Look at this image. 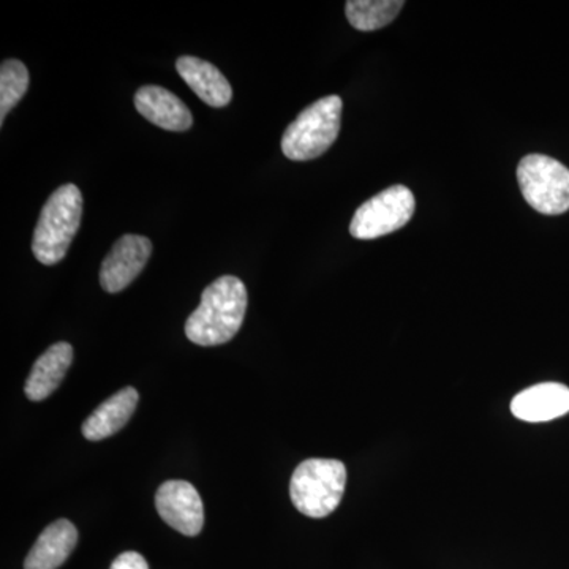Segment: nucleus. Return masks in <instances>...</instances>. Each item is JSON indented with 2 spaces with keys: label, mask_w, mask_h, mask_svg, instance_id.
I'll use <instances>...</instances> for the list:
<instances>
[{
  "label": "nucleus",
  "mask_w": 569,
  "mask_h": 569,
  "mask_svg": "<svg viewBox=\"0 0 569 569\" xmlns=\"http://www.w3.org/2000/svg\"><path fill=\"white\" fill-rule=\"evenodd\" d=\"M247 305L242 280L234 276L220 277L206 288L201 305L187 320V339L200 347L230 342L244 323Z\"/></svg>",
  "instance_id": "nucleus-1"
},
{
  "label": "nucleus",
  "mask_w": 569,
  "mask_h": 569,
  "mask_svg": "<svg viewBox=\"0 0 569 569\" xmlns=\"http://www.w3.org/2000/svg\"><path fill=\"white\" fill-rule=\"evenodd\" d=\"M81 217L80 189L74 183L59 187L41 209L33 233L32 252L40 263L52 266L63 260L80 230Z\"/></svg>",
  "instance_id": "nucleus-2"
},
{
  "label": "nucleus",
  "mask_w": 569,
  "mask_h": 569,
  "mask_svg": "<svg viewBox=\"0 0 569 569\" xmlns=\"http://www.w3.org/2000/svg\"><path fill=\"white\" fill-rule=\"evenodd\" d=\"M346 485L347 468L340 460H305L291 477V501L307 518H328L339 508Z\"/></svg>",
  "instance_id": "nucleus-3"
},
{
  "label": "nucleus",
  "mask_w": 569,
  "mask_h": 569,
  "mask_svg": "<svg viewBox=\"0 0 569 569\" xmlns=\"http://www.w3.org/2000/svg\"><path fill=\"white\" fill-rule=\"evenodd\" d=\"M342 99L328 96L307 107L284 130L282 152L293 162H307L323 156L339 137Z\"/></svg>",
  "instance_id": "nucleus-4"
},
{
  "label": "nucleus",
  "mask_w": 569,
  "mask_h": 569,
  "mask_svg": "<svg viewBox=\"0 0 569 569\" xmlns=\"http://www.w3.org/2000/svg\"><path fill=\"white\" fill-rule=\"evenodd\" d=\"M520 192L535 211L559 216L569 209V170L548 156L523 157L518 167Z\"/></svg>",
  "instance_id": "nucleus-5"
},
{
  "label": "nucleus",
  "mask_w": 569,
  "mask_h": 569,
  "mask_svg": "<svg viewBox=\"0 0 569 569\" xmlns=\"http://www.w3.org/2000/svg\"><path fill=\"white\" fill-rule=\"evenodd\" d=\"M415 206L417 201L408 187H389L359 206L350 223V233L362 241L395 233L410 222Z\"/></svg>",
  "instance_id": "nucleus-6"
},
{
  "label": "nucleus",
  "mask_w": 569,
  "mask_h": 569,
  "mask_svg": "<svg viewBox=\"0 0 569 569\" xmlns=\"http://www.w3.org/2000/svg\"><path fill=\"white\" fill-rule=\"evenodd\" d=\"M156 508L168 526L186 537H197L203 530V501L190 482H163L156 493Z\"/></svg>",
  "instance_id": "nucleus-7"
},
{
  "label": "nucleus",
  "mask_w": 569,
  "mask_h": 569,
  "mask_svg": "<svg viewBox=\"0 0 569 569\" xmlns=\"http://www.w3.org/2000/svg\"><path fill=\"white\" fill-rule=\"evenodd\" d=\"M152 253V242L144 236L126 234L112 246L103 260L100 283L108 293H119L141 274Z\"/></svg>",
  "instance_id": "nucleus-8"
},
{
  "label": "nucleus",
  "mask_w": 569,
  "mask_h": 569,
  "mask_svg": "<svg viewBox=\"0 0 569 569\" xmlns=\"http://www.w3.org/2000/svg\"><path fill=\"white\" fill-rule=\"evenodd\" d=\"M134 107L142 118L170 132H186L193 116L182 100L160 86H144L134 93Z\"/></svg>",
  "instance_id": "nucleus-9"
},
{
  "label": "nucleus",
  "mask_w": 569,
  "mask_h": 569,
  "mask_svg": "<svg viewBox=\"0 0 569 569\" xmlns=\"http://www.w3.org/2000/svg\"><path fill=\"white\" fill-rule=\"evenodd\" d=\"M511 411L520 421L546 422L569 413V388L541 383L527 388L512 399Z\"/></svg>",
  "instance_id": "nucleus-10"
},
{
  "label": "nucleus",
  "mask_w": 569,
  "mask_h": 569,
  "mask_svg": "<svg viewBox=\"0 0 569 569\" xmlns=\"http://www.w3.org/2000/svg\"><path fill=\"white\" fill-rule=\"evenodd\" d=\"M176 69L186 84L209 107L223 108L231 102L233 89L222 71L211 62L193 56H182L176 62Z\"/></svg>",
  "instance_id": "nucleus-11"
},
{
  "label": "nucleus",
  "mask_w": 569,
  "mask_h": 569,
  "mask_svg": "<svg viewBox=\"0 0 569 569\" xmlns=\"http://www.w3.org/2000/svg\"><path fill=\"white\" fill-rule=\"evenodd\" d=\"M78 542V530L70 520L59 519L41 531L26 557L24 569L61 568Z\"/></svg>",
  "instance_id": "nucleus-12"
},
{
  "label": "nucleus",
  "mask_w": 569,
  "mask_h": 569,
  "mask_svg": "<svg viewBox=\"0 0 569 569\" xmlns=\"http://www.w3.org/2000/svg\"><path fill=\"white\" fill-rule=\"evenodd\" d=\"M138 400L140 396L134 388H123L116 392L82 422V436L89 441H100L114 436L133 417Z\"/></svg>",
  "instance_id": "nucleus-13"
},
{
  "label": "nucleus",
  "mask_w": 569,
  "mask_h": 569,
  "mask_svg": "<svg viewBox=\"0 0 569 569\" xmlns=\"http://www.w3.org/2000/svg\"><path fill=\"white\" fill-rule=\"evenodd\" d=\"M71 361H73V348L70 343L59 342L48 348L43 355L37 359L26 381V396L33 402L50 397L56 389L59 388L67 370L70 369Z\"/></svg>",
  "instance_id": "nucleus-14"
},
{
  "label": "nucleus",
  "mask_w": 569,
  "mask_h": 569,
  "mask_svg": "<svg viewBox=\"0 0 569 569\" xmlns=\"http://www.w3.org/2000/svg\"><path fill=\"white\" fill-rule=\"evenodd\" d=\"M403 6L406 2L402 0H350L346 11L355 29L372 32L391 24Z\"/></svg>",
  "instance_id": "nucleus-15"
},
{
  "label": "nucleus",
  "mask_w": 569,
  "mask_h": 569,
  "mask_svg": "<svg viewBox=\"0 0 569 569\" xmlns=\"http://www.w3.org/2000/svg\"><path fill=\"white\" fill-rule=\"evenodd\" d=\"M29 88V71L17 59H7L0 67V123L21 102Z\"/></svg>",
  "instance_id": "nucleus-16"
},
{
  "label": "nucleus",
  "mask_w": 569,
  "mask_h": 569,
  "mask_svg": "<svg viewBox=\"0 0 569 569\" xmlns=\"http://www.w3.org/2000/svg\"><path fill=\"white\" fill-rule=\"evenodd\" d=\"M110 569H149L148 561L138 552H123L114 561Z\"/></svg>",
  "instance_id": "nucleus-17"
}]
</instances>
